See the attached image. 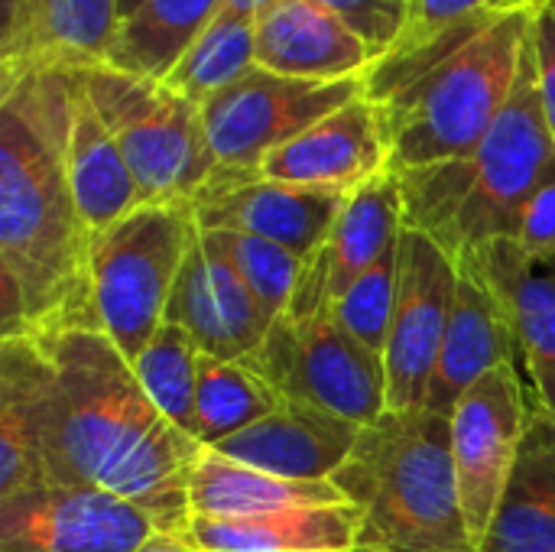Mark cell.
I'll list each match as a JSON object with an SVG mask.
<instances>
[{"mask_svg":"<svg viewBox=\"0 0 555 552\" xmlns=\"http://www.w3.org/2000/svg\"><path fill=\"white\" fill-rule=\"evenodd\" d=\"M78 72L0 78V338L101 329L91 231L68 179Z\"/></svg>","mask_w":555,"mask_h":552,"instance_id":"1","label":"cell"},{"mask_svg":"<svg viewBox=\"0 0 555 552\" xmlns=\"http://www.w3.org/2000/svg\"><path fill=\"white\" fill-rule=\"evenodd\" d=\"M46 355L49 485H91L185 534L189 478L202 442L169 423L104 329L33 335Z\"/></svg>","mask_w":555,"mask_h":552,"instance_id":"2","label":"cell"},{"mask_svg":"<svg viewBox=\"0 0 555 552\" xmlns=\"http://www.w3.org/2000/svg\"><path fill=\"white\" fill-rule=\"evenodd\" d=\"M555 172V143L537 91L533 36L517 88L472 156L397 172L403 221L455 260L488 241L514 238L533 192Z\"/></svg>","mask_w":555,"mask_h":552,"instance_id":"3","label":"cell"},{"mask_svg":"<svg viewBox=\"0 0 555 552\" xmlns=\"http://www.w3.org/2000/svg\"><path fill=\"white\" fill-rule=\"evenodd\" d=\"M328 482L361 511V552H475L446 413L387 410Z\"/></svg>","mask_w":555,"mask_h":552,"instance_id":"4","label":"cell"},{"mask_svg":"<svg viewBox=\"0 0 555 552\" xmlns=\"http://www.w3.org/2000/svg\"><path fill=\"white\" fill-rule=\"evenodd\" d=\"M530 10L501 13L468 46L380 101L390 172L472 156L507 107L533 36Z\"/></svg>","mask_w":555,"mask_h":552,"instance_id":"5","label":"cell"},{"mask_svg":"<svg viewBox=\"0 0 555 552\" xmlns=\"http://www.w3.org/2000/svg\"><path fill=\"white\" fill-rule=\"evenodd\" d=\"M81 91L120 146L146 202H189L221 172L202 107L159 81L111 65L78 72Z\"/></svg>","mask_w":555,"mask_h":552,"instance_id":"6","label":"cell"},{"mask_svg":"<svg viewBox=\"0 0 555 552\" xmlns=\"http://www.w3.org/2000/svg\"><path fill=\"white\" fill-rule=\"evenodd\" d=\"M198 241L189 202H146L91 238V286L104 335L127 361L166 322L182 264Z\"/></svg>","mask_w":555,"mask_h":552,"instance_id":"7","label":"cell"},{"mask_svg":"<svg viewBox=\"0 0 555 552\" xmlns=\"http://www.w3.org/2000/svg\"><path fill=\"white\" fill-rule=\"evenodd\" d=\"M247 364L283 397L315 403L358 426L387 413L384 361L335 322L332 306L306 319L283 312Z\"/></svg>","mask_w":555,"mask_h":552,"instance_id":"8","label":"cell"},{"mask_svg":"<svg viewBox=\"0 0 555 552\" xmlns=\"http://www.w3.org/2000/svg\"><path fill=\"white\" fill-rule=\"evenodd\" d=\"M361 94L364 78L302 81L267 68H250L231 88L202 104L205 133L221 169L218 176H257L260 163L276 146Z\"/></svg>","mask_w":555,"mask_h":552,"instance_id":"9","label":"cell"},{"mask_svg":"<svg viewBox=\"0 0 555 552\" xmlns=\"http://www.w3.org/2000/svg\"><path fill=\"white\" fill-rule=\"evenodd\" d=\"M533 394L514 361L488 371L452 410V459L459 501L475 552L498 514L530 423Z\"/></svg>","mask_w":555,"mask_h":552,"instance_id":"10","label":"cell"},{"mask_svg":"<svg viewBox=\"0 0 555 552\" xmlns=\"http://www.w3.org/2000/svg\"><path fill=\"white\" fill-rule=\"evenodd\" d=\"M459 286L455 257L429 234L403 228L397 254V299L384 348L387 410L426 407V390L442 351Z\"/></svg>","mask_w":555,"mask_h":552,"instance_id":"11","label":"cell"},{"mask_svg":"<svg viewBox=\"0 0 555 552\" xmlns=\"http://www.w3.org/2000/svg\"><path fill=\"white\" fill-rule=\"evenodd\" d=\"M159 527L91 485H42L0 498V552H137Z\"/></svg>","mask_w":555,"mask_h":552,"instance_id":"12","label":"cell"},{"mask_svg":"<svg viewBox=\"0 0 555 552\" xmlns=\"http://www.w3.org/2000/svg\"><path fill=\"white\" fill-rule=\"evenodd\" d=\"M345 198L341 192L283 185L260 176H215L192 198V211L202 231H244L309 260L325 247Z\"/></svg>","mask_w":555,"mask_h":552,"instance_id":"13","label":"cell"},{"mask_svg":"<svg viewBox=\"0 0 555 552\" xmlns=\"http://www.w3.org/2000/svg\"><path fill=\"white\" fill-rule=\"evenodd\" d=\"M384 172H390L387 133L377 104L364 94L276 146L257 169L270 182L341 195H351Z\"/></svg>","mask_w":555,"mask_h":552,"instance_id":"14","label":"cell"},{"mask_svg":"<svg viewBox=\"0 0 555 552\" xmlns=\"http://www.w3.org/2000/svg\"><path fill=\"white\" fill-rule=\"evenodd\" d=\"M504 303L517 368L533 400L555 420V260H533L514 238L488 241L459 257Z\"/></svg>","mask_w":555,"mask_h":552,"instance_id":"15","label":"cell"},{"mask_svg":"<svg viewBox=\"0 0 555 552\" xmlns=\"http://www.w3.org/2000/svg\"><path fill=\"white\" fill-rule=\"evenodd\" d=\"M166 322L185 329L202 355L221 361H247L273 325L244 280L202 238L192 244L172 286Z\"/></svg>","mask_w":555,"mask_h":552,"instance_id":"16","label":"cell"},{"mask_svg":"<svg viewBox=\"0 0 555 552\" xmlns=\"http://www.w3.org/2000/svg\"><path fill=\"white\" fill-rule=\"evenodd\" d=\"M361 429L364 426L315 403L283 397L273 413L211 449L224 459L289 482H328L351 455Z\"/></svg>","mask_w":555,"mask_h":552,"instance_id":"17","label":"cell"},{"mask_svg":"<svg viewBox=\"0 0 555 552\" xmlns=\"http://www.w3.org/2000/svg\"><path fill=\"white\" fill-rule=\"evenodd\" d=\"M507 361L517 364V342L507 309L498 299V293L468 264H459L452 319L426 390V410L452 416L455 403L488 371Z\"/></svg>","mask_w":555,"mask_h":552,"instance_id":"18","label":"cell"},{"mask_svg":"<svg viewBox=\"0 0 555 552\" xmlns=\"http://www.w3.org/2000/svg\"><path fill=\"white\" fill-rule=\"evenodd\" d=\"M371 65V49L319 0H283L257 20V68L302 81H345L364 78Z\"/></svg>","mask_w":555,"mask_h":552,"instance_id":"19","label":"cell"},{"mask_svg":"<svg viewBox=\"0 0 555 552\" xmlns=\"http://www.w3.org/2000/svg\"><path fill=\"white\" fill-rule=\"evenodd\" d=\"M185 540L198 552H361V511L338 501L250 517H192Z\"/></svg>","mask_w":555,"mask_h":552,"instance_id":"20","label":"cell"},{"mask_svg":"<svg viewBox=\"0 0 555 552\" xmlns=\"http://www.w3.org/2000/svg\"><path fill=\"white\" fill-rule=\"evenodd\" d=\"M46 355L33 335L0 338V498L49 485Z\"/></svg>","mask_w":555,"mask_h":552,"instance_id":"21","label":"cell"},{"mask_svg":"<svg viewBox=\"0 0 555 552\" xmlns=\"http://www.w3.org/2000/svg\"><path fill=\"white\" fill-rule=\"evenodd\" d=\"M478 552H555V420L537 400L517 465Z\"/></svg>","mask_w":555,"mask_h":552,"instance_id":"22","label":"cell"},{"mask_svg":"<svg viewBox=\"0 0 555 552\" xmlns=\"http://www.w3.org/2000/svg\"><path fill=\"white\" fill-rule=\"evenodd\" d=\"M403 228V192L397 172H384L354 189L345 198L325 247L309 257L325 280L328 303H335L358 277H364L387 251H393Z\"/></svg>","mask_w":555,"mask_h":552,"instance_id":"23","label":"cell"},{"mask_svg":"<svg viewBox=\"0 0 555 552\" xmlns=\"http://www.w3.org/2000/svg\"><path fill=\"white\" fill-rule=\"evenodd\" d=\"M68 179L91 238L107 231L140 205H146V195L137 185L120 146L114 143V137L88 104L81 81H78L72 133H68Z\"/></svg>","mask_w":555,"mask_h":552,"instance_id":"24","label":"cell"},{"mask_svg":"<svg viewBox=\"0 0 555 552\" xmlns=\"http://www.w3.org/2000/svg\"><path fill=\"white\" fill-rule=\"evenodd\" d=\"M338 501L345 498L332 482H289L270 472L241 465L234 459H224L205 446L189 478L192 517H250V514L280 511V508L338 504Z\"/></svg>","mask_w":555,"mask_h":552,"instance_id":"25","label":"cell"},{"mask_svg":"<svg viewBox=\"0 0 555 552\" xmlns=\"http://www.w3.org/2000/svg\"><path fill=\"white\" fill-rule=\"evenodd\" d=\"M221 3L224 0H140L120 16L104 65L163 85Z\"/></svg>","mask_w":555,"mask_h":552,"instance_id":"26","label":"cell"},{"mask_svg":"<svg viewBox=\"0 0 555 552\" xmlns=\"http://www.w3.org/2000/svg\"><path fill=\"white\" fill-rule=\"evenodd\" d=\"M250 68H257V20L221 3L163 85L202 107Z\"/></svg>","mask_w":555,"mask_h":552,"instance_id":"27","label":"cell"},{"mask_svg":"<svg viewBox=\"0 0 555 552\" xmlns=\"http://www.w3.org/2000/svg\"><path fill=\"white\" fill-rule=\"evenodd\" d=\"M283 403L247 361H221L202 355L198 361V394H195V439L202 446H218L241 429L254 426Z\"/></svg>","mask_w":555,"mask_h":552,"instance_id":"28","label":"cell"},{"mask_svg":"<svg viewBox=\"0 0 555 552\" xmlns=\"http://www.w3.org/2000/svg\"><path fill=\"white\" fill-rule=\"evenodd\" d=\"M117 23H120L117 0H46L33 59L23 68L46 65L62 72H85L104 65Z\"/></svg>","mask_w":555,"mask_h":552,"instance_id":"29","label":"cell"},{"mask_svg":"<svg viewBox=\"0 0 555 552\" xmlns=\"http://www.w3.org/2000/svg\"><path fill=\"white\" fill-rule=\"evenodd\" d=\"M198 361L202 351L192 335L172 322H163L156 335L130 361L140 387L159 407V413L182 433L195 436V394H198Z\"/></svg>","mask_w":555,"mask_h":552,"instance_id":"30","label":"cell"},{"mask_svg":"<svg viewBox=\"0 0 555 552\" xmlns=\"http://www.w3.org/2000/svg\"><path fill=\"white\" fill-rule=\"evenodd\" d=\"M198 238L244 280V286L250 290V296L257 299V306L263 309L270 322L289 312L302 267H306L302 257L244 231H202L198 228Z\"/></svg>","mask_w":555,"mask_h":552,"instance_id":"31","label":"cell"},{"mask_svg":"<svg viewBox=\"0 0 555 552\" xmlns=\"http://www.w3.org/2000/svg\"><path fill=\"white\" fill-rule=\"evenodd\" d=\"M397 254H400V244L393 251H387L364 277H358L332 303L335 322L358 345H364L371 355H377L380 361H384L390 316H393V299H397Z\"/></svg>","mask_w":555,"mask_h":552,"instance_id":"32","label":"cell"},{"mask_svg":"<svg viewBox=\"0 0 555 552\" xmlns=\"http://www.w3.org/2000/svg\"><path fill=\"white\" fill-rule=\"evenodd\" d=\"M319 3L354 29V36L371 49L374 62H380L403 42L416 7V0H319Z\"/></svg>","mask_w":555,"mask_h":552,"instance_id":"33","label":"cell"},{"mask_svg":"<svg viewBox=\"0 0 555 552\" xmlns=\"http://www.w3.org/2000/svg\"><path fill=\"white\" fill-rule=\"evenodd\" d=\"M46 0H0V78L33 59Z\"/></svg>","mask_w":555,"mask_h":552,"instance_id":"34","label":"cell"},{"mask_svg":"<svg viewBox=\"0 0 555 552\" xmlns=\"http://www.w3.org/2000/svg\"><path fill=\"white\" fill-rule=\"evenodd\" d=\"M514 241L533 260H555V172L527 202Z\"/></svg>","mask_w":555,"mask_h":552,"instance_id":"35","label":"cell"},{"mask_svg":"<svg viewBox=\"0 0 555 552\" xmlns=\"http://www.w3.org/2000/svg\"><path fill=\"white\" fill-rule=\"evenodd\" d=\"M481 13H498V10H491L488 0H416L410 29L400 46L426 42V39H433L465 20H475Z\"/></svg>","mask_w":555,"mask_h":552,"instance_id":"36","label":"cell"},{"mask_svg":"<svg viewBox=\"0 0 555 552\" xmlns=\"http://www.w3.org/2000/svg\"><path fill=\"white\" fill-rule=\"evenodd\" d=\"M533 65H537L540 107L555 143V13L546 3H540L533 16Z\"/></svg>","mask_w":555,"mask_h":552,"instance_id":"37","label":"cell"},{"mask_svg":"<svg viewBox=\"0 0 555 552\" xmlns=\"http://www.w3.org/2000/svg\"><path fill=\"white\" fill-rule=\"evenodd\" d=\"M137 552H198L189 540L185 534H169V530H156L143 547Z\"/></svg>","mask_w":555,"mask_h":552,"instance_id":"38","label":"cell"},{"mask_svg":"<svg viewBox=\"0 0 555 552\" xmlns=\"http://www.w3.org/2000/svg\"><path fill=\"white\" fill-rule=\"evenodd\" d=\"M276 3H283V0H224V7H231V10H237V13H247V16H254V20H260L267 10H273Z\"/></svg>","mask_w":555,"mask_h":552,"instance_id":"39","label":"cell"},{"mask_svg":"<svg viewBox=\"0 0 555 552\" xmlns=\"http://www.w3.org/2000/svg\"><path fill=\"white\" fill-rule=\"evenodd\" d=\"M491 10L498 13H514V10H530V7H540V0H488Z\"/></svg>","mask_w":555,"mask_h":552,"instance_id":"40","label":"cell"},{"mask_svg":"<svg viewBox=\"0 0 555 552\" xmlns=\"http://www.w3.org/2000/svg\"><path fill=\"white\" fill-rule=\"evenodd\" d=\"M137 3H140V0H117V7H120V16H127V13H130Z\"/></svg>","mask_w":555,"mask_h":552,"instance_id":"41","label":"cell"},{"mask_svg":"<svg viewBox=\"0 0 555 552\" xmlns=\"http://www.w3.org/2000/svg\"><path fill=\"white\" fill-rule=\"evenodd\" d=\"M546 7H550V10H553V13H555V0H546Z\"/></svg>","mask_w":555,"mask_h":552,"instance_id":"42","label":"cell"},{"mask_svg":"<svg viewBox=\"0 0 555 552\" xmlns=\"http://www.w3.org/2000/svg\"><path fill=\"white\" fill-rule=\"evenodd\" d=\"M540 3H546V0H540Z\"/></svg>","mask_w":555,"mask_h":552,"instance_id":"43","label":"cell"}]
</instances>
